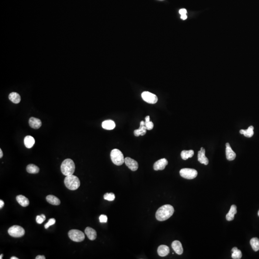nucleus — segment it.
I'll list each match as a JSON object with an SVG mask.
<instances>
[{
	"instance_id": "obj_13",
	"label": "nucleus",
	"mask_w": 259,
	"mask_h": 259,
	"mask_svg": "<svg viewBox=\"0 0 259 259\" xmlns=\"http://www.w3.org/2000/svg\"><path fill=\"white\" fill-rule=\"evenodd\" d=\"M147 131V129L145 126V122L142 121L140 122L139 128L134 131V134L137 137L139 136L140 135L143 136L146 134Z\"/></svg>"
},
{
	"instance_id": "obj_12",
	"label": "nucleus",
	"mask_w": 259,
	"mask_h": 259,
	"mask_svg": "<svg viewBox=\"0 0 259 259\" xmlns=\"http://www.w3.org/2000/svg\"><path fill=\"white\" fill-rule=\"evenodd\" d=\"M226 149H225V153H226V157L228 160H234L236 157V154L233 151L230 144L228 143H227L225 144Z\"/></svg>"
},
{
	"instance_id": "obj_38",
	"label": "nucleus",
	"mask_w": 259,
	"mask_h": 259,
	"mask_svg": "<svg viewBox=\"0 0 259 259\" xmlns=\"http://www.w3.org/2000/svg\"><path fill=\"white\" fill-rule=\"evenodd\" d=\"M3 156V151L1 150V149H0V158H1Z\"/></svg>"
},
{
	"instance_id": "obj_10",
	"label": "nucleus",
	"mask_w": 259,
	"mask_h": 259,
	"mask_svg": "<svg viewBox=\"0 0 259 259\" xmlns=\"http://www.w3.org/2000/svg\"><path fill=\"white\" fill-rule=\"evenodd\" d=\"M124 163L128 167L129 169H131L132 171H137L138 169V164L136 161L131 158L127 157L125 158Z\"/></svg>"
},
{
	"instance_id": "obj_23",
	"label": "nucleus",
	"mask_w": 259,
	"mask_h": 259,
	"mask_svg": "<svg viewBox=\"0 0 259 259\" xmlns=\"http://www.w3.org/2000/svg\"><path fill=\"white\" fill-rule=\"evenodd\" d=\"M254 126H251L247 130H240L239 131V132L241 134H243L245 136L250 138L254 135Z\"/></svg>"
},
{
	"instance_id": "obj_11",
	"label": "nucleus",
	"mask_w": 259,
	"mask_h": 259,
	"mask_svg": "<svg viewBox=\"0 0 259 259\" xmlns=\"http://www.w3.org/2000/svg\"><path fill=\"white\" fill-rule=\"evenodd\" d=\"M206 150L203 147H201L200 151L198 153V160L199 162L205 165H207L209 163L208 159L206 157Z\"/></svg>"
},
{
	"instance_id": "obj_35",
	"label": "nucleus",
	"mask_w": 259,
	"mask_h": 259,
	"mask_svg": "<svg viewBox=\"0 0 259 259\" xmlns=\"http://www.w3.org/2000/svg\"><path fill=\"white\" fill-rule=\"evenodd\" d=\"M45 257L43 255H38L36 257V259H45Z\"/></svg>"
},
{
	"instance_id": "obj_24",
	"label": "nucleus",
	"mask_w": 259,
	"mask_h": 259,
	"mask_svg": "<svg viewBox=\"0 0 259 259\" xmlns=\"http://www.w3.org/2000/svg\"><path fill=\"white\" fill-rule=\"evenodd\" d=\"M9 99L14 104H18L21 101V97H20V95L16 92H12V93H10L9 95Z\"/></svg>"
},
{
	"instance_id": "obj_36",
	"label": "nucleus",
	"mask_w": 259,
	"mask_h": 259,
	"mask_svg": "<svg viewBox=\"0 0 259 259\" xmlns=\"http://www.w3.org/2000/svg\"><path fill=\"white\" fill-rule=\"evenodd\" d=\"M4 205V201L3 200H0V208L1 209L3 207Z\"/></svg>"
},
{
	"instance_id": "obj_33",
	"label": "nucleus",
	"mask_w": 259,
	"mask_h": 259,
	"mask_svg": "<svg viewBox=\"0 0 259 259\" xmlns=\"http://www.w3.org/2000/svg\"><path fill=\"white\" fill-rule=\"evenodd\" d=\"M99 219L100 223H106L108 221L107 216L105 214H101L99 217Z\"/></svg>"
},
{
	"instance_id": "obj_16",
	"label": "nucleus",
	"mask_w": 259,
	"mask_h": 259,
	"mask_svg": "<svg viewBox=\"0 0 259 259\" xmlns=\"http://www.w3.org/2000/svg\"><path fill=\"white\" fill-rule=\"evenodd\" d=\"M85 234L91 240H94L97 238V232L95 230L90 227H87L85 230Z\"/></svg>"
},
{
	"instance_id": "obj_5",
	"label": "nucleus",
	"mask_w": 259,
	"mask_h": 259,
	"mask_svg": "<svg viewBox=\"0 0 259 259\" xmlns=\"http://www.w3.org/2000/svg\"><path fill=\"white\" fill-rule=\"evenodd\" d=\"M68 236L72 240L75 242L83 241L85 239V235L80 230H71L68 232Z\"/></svg>"
},
{
	"instance_id": "obj_7",
	"label": "nucleus",
	"mask_w": 259,
	"mask_h": 259,
	"mask_svg": "<svg viewBox=\"0 0 259 259\" xmlns=\"http://www.w3.org/2000/svg\"><path fill=\"white\" fill-rule=\"evenodd\" d=\"M180 174L182 177L188 180H192L197 177L198 172L195 169L184 168L180 170Z\"/></svg>"
},
{
	"instance_id": "obj_9",
	"label": "nucleus",
	"mask_w": 259,
	"mask_h": 259,
	"mask_svg": "<svg viewBox=\"0 0 259 259\" xmlns=\"http://www.w3.org/2000/svg\"><path fill=\"white\" fill-rule=\"evenodd\" d=\"M168 164V160L166 158L159 159L153 164V169L156 171H162L165 169Z\"/></svg>"
},
{
	"instance_id": "obj_25",
	"label": "nucleus",
	"mask_w": 259,
	"mask_h": 259,
	"mask_svg": "<svg viewBox=\"0 0 259 259\" xmlns=\"http://www.w3.org/2000/svg\"><path fill=\"white\" fill-rule=\"evenodd\" d=\"M194 155V151L193 150H183L181 153V157L182 159L186 160L189 158H191Z\"/></svg>"
},
{
	"instance_id": "obj_1",
	"label": "nucleus",
	"mask_w": 259,
	"mask_h": 259,
	"mask_svg": "<svg viewBox=\"0 0 259 259\" xmlns=\"http://www.w3.org/2000/svg\"><path fill=\"white\" fill-rule=\"evenodd\" d=\"M174 209L170 204H166L160 207L156 213V219L159 221H164L168 219L173 215Z\"/></svg>"
},
{
	"instance_id": "obj_30",
	"label": "nucleus",
	"mask_w": 259,
	"mask_h": 259,
	"mask_svg": "<svg viewBox=\"0 0 259 259\" xmlns=\"http://www.w3.org/2000/svg\"><path fill=\"white\" fill-rule=\"evenodd\" d=\"M104 198L105 200H107L108 201H113L115 198V194L112 193H107L104 194Z\"/></svg>"
},
{
	"instance_id": "obj_31",
	"label": "nucleus",
	"mask_w": 259,
	"mask_h": 259,
	"mask_svg": "<svg viewBox=\"0 0 259 259\" xmlns=\"http://www.w3.org/2000/svg\"><path fill=\"white\" fill-rule=\"evenodd\" d=\"M46 220V217L44 214L38 216L36 217V221L38 224H41Z\"/></svg>"
},
{
	"instance_id": "obj_22",
	"label": "nucleus",
	"mask_w": 259,
	"mask_h": 259,
	"mask_svg": "<svg viewBox=\"0 0 259 259\" xmlns=\"http://www.w3.org/2000/svg\"><path fill=\"white\" fill-rule=\"evenodd\" d=\"M46 200L50 204L55 206H58L61 204L59 199L53 195H49L46 197Z\"/></svg>"
},
{
	"instance_id": "obj_2",
	"label": "nucleus",
	"mask_w": 259,
	"mask_h": 259,
	"mask_svg": "<svg viewBox=\"0 0 259 259\" xmlns=\"http://www.w3.org/2000/svg\"><path fill=\"white\" fill-rule=\"evenodd\" d=\"M75 169V166L73 160L71 159H65L62 162L61 166V171L65 176L73 175Z\"/></svg>"
},
{
	"instance_id": "obj_19",
	"label": "nucleus",
	"mask_w": 259,
	"mask_h": 259,
	"mask_svg": "<svg viewBox=\"0 0 259 259\" xmlns=\"http://www.w3.org/2000/svg\"><path fill=\"white\" fill-rule=\"evenodd\" d=\"M116 126V124L114 121L112 120H106L103 121L102 123V127L103 129L107 130H111L114 129Z\"/></svg>"
},
{
	"instance_id": "obj_6",
	"label": "nucleus",
	"mask_w": 259,
	"mask_h": 259,
	"mask_svg": "<svg viewBox=\"0 0 259 259\" xmlns=\"http://www.w3.org/2000/svg\"><path fill=\"white\" fill-rule=\"evenodd\" d=\"M9 234L14 238H20L25 234V230L19 225H14L9 228Z\"/></svg>"
},
{
	"instance_id": "obj_26",
	"label": "nucleus",
	"mask_w": 259,
	"mask_h": 259,
	"mask_svg": "<svg viewBox=\"0 0 259 259\" xmlns=\"http://www.w3.org/2000/svg\"><path fill=\"white\" fill-rule=\"evenodd\" d=\"M27 171L30 174H37L40 171V169L34 164H29L27 166Z\"/></svg>"
},
{
	"instance_id": "obj_21",
	"label": "nucleus",
	"mask_w": 259,
	"mask_h": 259,
	"mask_svg": "<svg viewBox=\"0 0 259 259\" xmlns=\"http://www.w3.org/2000/svg\"><path fill=\"white\" fill-rule=\"evenodd\" d=\"M35 143V140L32 136L28 135L25 137L24 144L27 148H32L34 145Z\"/></svg>"
},
{
	"instance_id": "obj_40",
	"label": "nucleus",
	"mask_w": 259,
	"mask_h": 259,
	"mask_svg": "<svg viewBox=\"0 0 259 259\" xmlns=\"http://www.w3.org/2000/svg\"><path fill=\"white\" fill-rule=\"evenodd\" d=\"M3 254H1V256H0V259H1L3 258Z\"/></svg>"
},
{
	"instance_id": "obj_28",
	"label": "nucleus",
	"mask_w": 259,
	"mask_h": 259,
	"mask_svg": "<svg viewBox=\"0 0 259 259\" xmlns=\"http://www.w3.org/2000/svg\"><path fill=\"white\" fill-rule=\"evenodd\" d=\"M232 258L234 259H240L242 257V252L237 247H234L232 249Z\"/></svg>"
},
{
	"instance_id": "obj_17",
	"label": "nucleus",
	"mask_w": 259,
	"mask_h": 259,
	"mask_svg": "<svg viewBox=\"0 0 259 259\" xmlns=\"http://www.w3.org/2000/svg\"><path fill=\"white\" fill-rule=\"evenodd\" d=\"M158 253L160 257L166 256L169 253V247L166 245H160L158 248Z\"/></svg>"
},
{
	"instance_id": "obj_27",
	"label": "nucleus",
	"mask_w": 259,
	"mask_h": 259,
	"mask_svg": "<svg viewBox=\"0 0 259 259\" xmlns=\"http://www.w3.org/2000/svg\"><path fill=\"white\" fill-rule=\"evenodd\" d=\"M250 244L252 249L255 251L259 250V239L257 238H254L251 239Z\"/></svg>"
},
{
	"instance_id": "obj_20",
	"label": "nucleus",
	"mask_w": 259,
	"mask_h": 259,
	"mask_svg": "<svg viewBox=\"0 0 259 259\" xmlns=\"http://www.w3.org/2000/svg\"><path fill=\"white\" fill-rule=\"evenodd\" d=\"M17 202L23 207H27L29 204V201L28 199L22 195H19L16 197Z\"/></svg>"
},
{
	"instance_id": "obj_41",
	"label": "nucleus",
	"mask_w": 259,
	"mask_h": 259,
	"mask_svg": "<svg viewBox=\"0 0 259 259\" xmlns=\"http://www.w3.org/2000/svg\"><path fill=\"white\" fill-rule=\"evenodd\" d=\"M258 216H259V211H258Z\"/></svg>"
},
{
	"instance_id": "obj_14",
	"label": "nucleus",
	"mask_w": 259,
	"mask_h": 259,
	"mask_svg": "<svg viewBox=\"0 0 259 259\" xmlns=\"http://www.w3.org/2000/svg\"><path fill=\"white\" fill-rule=\"evenodd\" d=\"M172 249L175 251L176 254L181 255L183 254V249L182 243L180 241L178 240H175L172 242L171 244Z\"/></svg>"
},
{
	"instance_id": "obj_32",
	"label": "nucleus",
	"mask_w": 259,
	"mask_h": 259,
	"mask_svg": "<svg viewBox=\"0 0 259 259\" xmlns=\"http://www.w3.org/2000/svg\"><path fill=\"white\" fill-rule=\"evenodd\" d=\"M55 222H56V220H55L54 218H51V219H49L48 222L46 224L44 225V227H45V228L46 229H47L51 225H54V224H55Z\"/></svg>"
},
{
	"instance_id": "obj_18",
	"label": "nucleus",
	"mask_w": 259,
	"mask_h": 259,
	"mask_svg": "<svg viewBox=\"0 0 259 259\" xmlns=\"http://www.w3.org/2000/svg\"><path fill=\"white\" fill-rule=\"evenodd\" d=\"M237 213V206L235 205L231 206L230 211L226 215V219L228 221L234 219L235 214Z\"/></svg>"
},
{
	"instance_id": "obj_8",
	"label": "nucleus",
	"mask_w": 259,
	"mask_h": 259,
	"mask_svg": "<svg viewBox=\"0 0 259 259\" xmlns=\"http://www.w3.org/2000/svg\"><path fill=\"white\" fill-rule=\"evenodd\" d=\"M141 96L145 101L149 104H156L158 101L157 96L149 92L145 91L143 92Z\"/></svg>"
},
{
	"instance_id": "obj_39",
	"label": "nucleus",
	"mask_w": 259,
	"mask_h": 259,
	"mask_svg": "<svg viewBox=\"0 0 259 259\" xmlns=\"http://www.w3.org/2000/svg\"><path fill=\"white\" fill-rule=\"evenodd\" d=\"M11 259H18V258L16 257H12L11 258Z\"/></svg>"
},
{
	"instance_id": "obj_4",
	"label": "nucleus",
	"mask_w": 259,
	"mask_h": 259,
	"mask_svg": "<svg viewBox=\"0 0 259 259\" xmlns=\"http://www.w3.org/2000/svg\"><path fill=\"white\" fill-rule=\"evenodd\" d=\"M110 158L114 164L117 166H121L124 163V156L123 153L118 149H114L111 151Z\"/></svg>"
},
{
	"instance_id": "obj_34",
	"label": "nucleus",
	"mask_w": 259,
	"mask_h": 259,
	"mask_svg": "<svg viewBox=\"0 0 259 259\" xmlns=\"http://www.w3.org/2000/svg\"><path fill=\"white\" fill-rule=\"evenodd\" d=\"M179 13H180L181 15L186 14H187V10H186L185 9H180V10L179 11Z\"/></svg>"
},
{
	"instance_id": "obj_15",
	"label": "nucleus",
	"mask_w": 259,
	"mask_h": 259,
	"mask_svg": "<svg viewBox=\"0 0 259 259\" xmlns=\"http://www.w3.org/2000/svg\"><path fill=\"white\" fill-rule=\"evenodd\" d=\"M29 124L31 128L35 129L40 128L42 125L41 121L40 119L36 118L34 117H31L30 118L29 120Z\"/></svg>"
},
{
	"instance_id": "obj_29",
	"label": "nucleus",
	"mask_w": 259,
	"mask_h": 259,
	"mask_svg": "<svg viewBox=\"0 0 259 259\" xmlns=\"http://www.w3.org/2000/svg\"><path fill=\"white\" fill-rule=\"evenodd\" d=\"M145 126L147 130H151L153 129V123L150 121L149 116H147L145 118Z\"/></svg>"
},
{
	"instance_id": "obj_3",
	"label": "nucleus",
	"mask_w": 259,
	"mask_h": 259,
	"mask_svg": "<svg viewBox=\"0 0 259 259\" xmlns=\"http://www.w3.org/2000/svg\"><path fill=\"white\" fill-rule=\"evenodd\" d=\"M64 182L66 187L70 190H76L80 186L79 178L73 175L66 176Z\"/></svg>"
},
{
	"instance_id": "obj_37",
	"label": "nucleus",
	"mask_w": 259,
	"mask_h": 259,
	"mask_svg": "<svg viewBox=\"0 0 259 259\" xmlns=\"http://www.w3.org/2000/svg\"><path fill=\"white\" fill-rule=\"evenodd\" d=\"M181 18L182 19H183V20H186V19L187 18V16L186 14L181 15Z\"/></svg>"
}]
</instances>
